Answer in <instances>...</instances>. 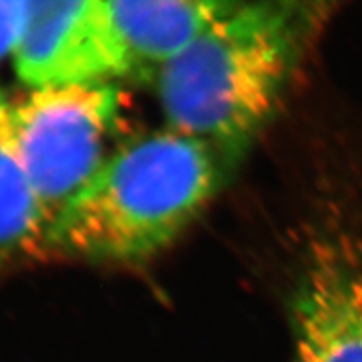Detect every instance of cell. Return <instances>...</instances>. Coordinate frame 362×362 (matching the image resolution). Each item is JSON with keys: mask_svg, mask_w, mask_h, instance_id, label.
<instances>
[{"mask_svg": "<svg viewBox=\"0 0 362 362\" xmlns=\"http://www.w3.org/2000/svg\"><path fill=\"white\" fill-rule=\"evenodd\" d=\"M322 6L232 4L158 72L170 129L237 153L280 99Z\"/></svg>", "mask_w": 362, "mask_h": 362, "instance_id": "obj_1", "label": "cell"}, {"mask_svg": "<svg viewBox=\"0 0 362 362\" xmlns=\"http://www.w3.org/2000/svg\"><path fill=\"white\" fill-rule=\"evenodd\" d=\"M220 153L175 129L115 148L54 216L47 255L139 262L171 245L220 187Z\"/></svg>", "mask_w": 362, "mask_h": 362, "instance_id": "obj_2", "label": "cell"}, {"mask_svg": "<svg viewBox=\"0 0 362 362\" xmlns=\"http://www.w3.org/2000/svg\"><path fill=\"white\" fill-rule=\"evenodd\" d=\"M123 99L115 83H99L30 89L12 103L22 160L51 225L115 151Z\"/></svg>", "mask_w": 362, "mask_h": 362, "instance_id": "obj_3", "label": "cell"}, {"mask_svg": "<svg viewBox=\"0 0 362 362\" xmlns=\"http://www.w3.org/2000/svg\"><path fill=\"white\" fill-rule=\"evenodd\" d=\"M12 57L30 89L112 83L126 76L104 0H33Z\"/></svg>", "mask_w": 362, "mask_h": 362, "instance_id": "obj_4", "label": "cell"}, {"mask_svg": "<svg viewBox=\"0 0 362 362\" xmlns=\"http://www.w3.org/2000/svg\"><path fill=\"white\" fill-rule=\"evenodd\" d=\"M296 362H362V243H317L293 304Z\"/></svg>", "mask_w": 362, "mask_h": 362, "instance_id": "obj_5", "label": "cell"}, {"mask_svg": "<svg viewBox=\"0 0 362 362\" xmlns=\"http://www.w3.org/2000/svg\"><path fill=\"white\" fill-rule=\"evenodd\" d=\"M230 6L214 0H104L128 76L160 72Z\"/></svg>", "mask_w": 362, "mask_h": 362, "instance_id": "obj_6", "label": "cell"}, {"mask_svg": "<svg viewBox=\"0 0 362 362\" xmlns=\"http://www.w3.org/2000/svg\"><path fill=\"white\" fill-rule=\"evenodd\" d=\"M12 103L0 90V272L47 255L51 228L22 160Z\"/></svg>", "mask_w": 362, "mask_h": 362, "instance_id": "obj_7", "label": "cell"}, {"mask_svg": "<svg viewBox=\"0 0 362 362\" xmlns=\"http://www.w3.org/2000/svg\"><path fill=\"white\" fill-rule=\"evenodd\" d=\"M33 0H0V59L16 52L30 16Z\"/></svg>", "mask_w": 362, "mask_h": 362, "instance_id": "obj_8", "label": "cell"}]
</instances>
